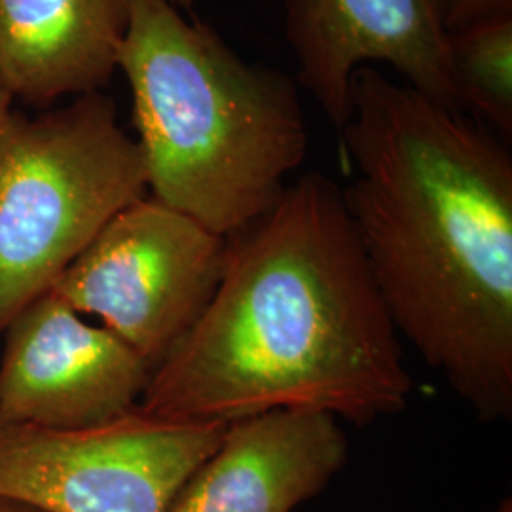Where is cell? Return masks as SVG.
<instances>
[{
	"mask_svg": "<svg viewBox=\"0 0 512 512\" xmlns=\"http://www.w3.org/2000/svg\"><path fill=\"white\" fill-rule=\"evenodd\" d=\"M148 194L141 148L97 92L0 126V336L122 209Z\"/></svg>",
	"mask_w": 512,
	"mask_h": 512,
	"instance_id": "obj_4",
	"label": "cell"
},
{
	"mask_svg": "<svg viewBox=\"0 0 512 512\" xmlns=\"http://www.w3.org/2000/svg\"><path fill=\"white\" fill-rule=\"evenodd\" d=\"M12 95L4 88V84L0 82V126L4 124V120L8 118V114L12 112Z\"/></svg>",
	"mask_w": 512,
	"mask_h": 512,
	"instance_id": "obj_14",
	"label": "cell"
},
{
	"mask_svg": "<svg viewBox=\"0 0 512 512\" xmlns=\"http://www.w3.org/2000/svg\"><path fill=\"white\" fill-rule=\"evenodd\" d=\"M226 238L145 196L122 209L50 289L158 365L219 285Z\"/></svg>",
	"mask_w": 512,
	"mask_h": 512,
	"instance_id": "obj_6",
	"label": "cell"
},
{
	"mask_svg": "<svg viewBox=\"0 0 512 512\" xmlns=\"http://www.w3.org/2000/svg\"><path fill=\"white\" fill-rule=\"evenodd\" d=\"M494 512H512V501L507 497V499H503L499 505H497V509Z\"/></svg>",
	"mask_w": 512,
	"mask_h": 512,
	"instance_id": "obj_15",
	"label": "cell"
},
{
	"mask_svg": "<svg viewBox=\"0 0 512 512\" xmlns=\"http://www.w3.org/2000/svg\"><path fill=\"white\" fill-rule=\"evenodd\" d=\"M169 2H171V4H175L177 8H190L194 0H169Z\"/></svg>",
	"mask_w": 512,
	"mask_h": 512,
	"instance_id": "obj_16",
	"label": "cell"
},
{
	"mask_svg": "<svg viewBox=\"0 0 512 512\" xmlns=\"http://www.w3.org/2000/svg\"><path fill=\"white\" fill-rule=\"evenodd\" d=\"M512 16V0H448V31L454 33L482 19Z\"/></svg>",
	"mask_w": 512,
	"mask_h": 512,
	"instance_id": "obj_12",
	"label": "cell"
},
{
	"mask_svg": "<svg viewBox=\"0 0 512 512\" xmlns=\"http://www.w3.org/2000/svg\"><path fill=\"white\" fill-rule=\"evenodd\" d=\"M0 512H44L33 507V505H27V503H21L18 499H8V497H0Z\"/></svg>",
	"mask_w": 512,
	"mask_h": 512,
	"instance_id": "obj_13",
	"label": "cell"
},
{
	"mask_svg": "<svg viewBox=\"0 0 512 512\" xmlns=\"http://www.w3.org/2000/svg\"><path fill=\"white\" fill-rule=\"evenodd\" d=\"M349 456L340 420L313 410H270L224 427L167 512H293L323 494Z\"/></svg>",
	"mask_w": 512,
	"mask_h": 512,
	"instance_id": "obj_9",
	"label": "cell"
},
{
	"mask_svg": "<svg viewBox=\"0 0 512 512\" xmlns=\"http://www.w3.org/2000/svg\"><path fill=\"white\" fill-rule=\"evenodd\" d=\"M131 0H0V82L50 103L97 92L118 71Z\"/></svg>",
	"mask_w": 512,
	"mask_h": 512,
	"instance_id": "obj_10",
	"label": "cell"
},
{
	"mask_svg": "<svg viewBox=\"0 0 512 512\" xmlns=\"http://www.w3.org/2000/svg\"><path fill=\"white\" fill-rule=\"evenodd\" d=\"M2 336L0 416L8 420L101 425L137 408L152 374L135 349L52 291L19 311Z\"/></svg>",
	"mask_w": 512,
	"mask_h": 512,
	"instance_id": "obj_7",
	"label": "cell"
},
{
	"mask_svg": "<svg viewBox=\"0 0 512 512\" xmlns=\"http://www.w3.org/2000/svg\"><path fill=\"white\" fill-rule=\"evenodd\" d=\"M224 427L160 420L139 406L82 429L0 416V497L44 512H167Z\"/></svg>",
	"mask_w": 512,
	"mask_h": 512,
	"instance_id": "obj_5",
	"label": "cell"
},
{
	"mask_svg": "<svg viewBox=\"0 0 512 512\" xmlns=\"http://www.w3.org/2000/svg\"><path fill=\"white\" fill-rule=\"evenodd\" d=\"M412 391L342 190L308 173L226 238L215 293L152 368L139 408L175 423L293 408L366 425L401 414Z\"/></svg>",
	"mask_w": 512,
	"mask_h": 512,
	"instance_id": "obj_2",
	"label": "cell"
},
{
	"mask_svg": "<svg viewBox=\"0 0 512 512\" xmlns=\"http://www.w3.org/2000/svg\"><path fill=\"white\" fill-rule=\"evenodd\" d=\"M340 186L401 340L482 421L512 416V156L376 67L351 82Z\"/></svg>",
	"mask_w": 512,
	"mask_h": 512,
	"instance_id": "obj_1",
	"label": "cell"
},
{
	"mask_svg": "<svg viewBox=\"0 0 512 512\" xmlns=\"http://www.w3.org/2000/svg\"><path fill=\"white\" fill-rule=\"evenodd\" d=\"M285 35L298 65L296 82L338 131L348 120L353 76L374 63L461 110L448 0H285Z\"/></svg>",
	"mask_w": 512,
	"mask_h": 512,
	"instance_id": "obj_8",
	"label": "cell"
},
{
	"mask_svg": "<svg viewBox=\"0 0 512 512\" xmlns=\"http://www.w3.org/2000/svg\"><path fill=\"white\" fill-rule=\"evenodd\" d=\"M459 109L501 139L512 135V16L482 19L450 33Z\"/></svg>",
	"mask_w": 512,
	"mask_h": 512,
	"instance_id": "obj_11",
	"label": "cell"
},
{
	"mask_svg": "<svg viewBox=\"0 0 512 512\" xmlns=\"http://www.w3.org/2000/svg\"><path fill=\"white\" fill-rule=\"evenodd\" d=\"M118 71L150 198L220 238L272 209L308 156L293 78L245 61L169 0L129 2Z\"/></svg>",
	"mask_w": 512,
	"mask_h": 512,
	"instance_id": "obj_3",
	"label": "cell"
}]
</instances>
